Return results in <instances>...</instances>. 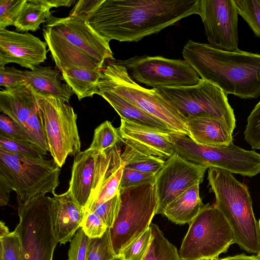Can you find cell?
<instances>
[{"label":"cell","instance_id":"cell-9","mask_svg":"<svg viewBox=\"0 0 260 260\" xmlns=\"http://www.w3.org/2000/svg\"><path fill=\"white\" fill-rule=\"evenodd\" d=\"M235 243L232 230L215 204L205 205L189 223L182 242V260H204L218 257Z\"/></svg>","mask_w":260,"mask_h":260},{"label":"cell","instance_id":"cell-34","mask_svg":"<svg viewBox=\"0 0 260 260\" xmlns=\"http://www.w3.org/2000/svg\"><path fill=\"white\" fill-rule=\"evenodd\" d=\"M238 14L260 39V0H235Z\"/></svg>","mask_w":260,"mask_h":260},{"label":"cell","instance_id":"cell-47","mask_svg":"<svg viewBox=\"0 0 260 260\" xmlns=\"http://www.w3.org/2000/svg\"><path fill=\"white\" fill-rule=\"evenodd\" d=\"M47 3L52 8L61 6L70 7L75 1L73 0H46Z\"/></svg>","mask_w":260,"mask_h":260},{"label":"cell","instance_id":"cell-33","mask_svg":"<svg viewBox=\"0 0 260 260\" xmlns=\"http://www.w3.org/2000/svg\"><path fill=\"white\" fill-rule=\"evenodd\" d=\"M152 239L153 235L149 226L143 233L123 249L118 256L123 260H143Z\"/></svg>","mask_w":260,"mask_h":260},{"label":"cell","instance_id":"cell-28","mask_svg":"<svg viewBox=\"0 0 260 260\" xmlns=\"http://www.w3.org/2000/svg\"><path fill=\"white\" fill-rule=\"evenodd\" d=\"M153 239L143 260H182L175 246L165 237L158 225L151 223Z\"/></svg>","mask_w":260,"mask_h":260},{"label":"cell","instance_id":"cell-35","mask_svg":"<svg viewBox=\"0 0 260 260\" xmlns=\"http://www.w3.org/2000/svg\"><path fill=\"white\" fill-rule=\"evenodd\" d=\"M123 168L122 164L106 180L90 209L85 212L91 211L96 206L110 200L119 192Z\"/></svg>","mask_w":260,"mask_h":260},{"label":"cell","instance_id":"cell-25","mask_svg":"<svg viewBox=\"0 0 260 260\" xmlns=\"http://www.w3.org/2000/svg\"><path fill=\"white\" fill-rule=\"evenodd\" d=\"M61 73L63 79L79 100L98 94L102 70L73 68L66 69Z\"/></svg>","mask_w":260,"mask_h":260},{"label":"cell","instance_id":"cell-2","mask_svg":"<svg viewBox=\"0 0 260 260\" xmlns=\"http://www.w3.org/2000/svg\"><path fill=\"white\" fill-rule=\"evenodd\" d=\"M182 55L202 79L215 85L226 95L244 99L260 96V54L228 51L189 40Z\"/></svg>","mask_w":260,"mask_h":260},{"label":"cell","instance_id":"cell-14","mask_svg":"<svg viewBox=\"0 0 260 260\" xmlns=\"http://www.w3.org/2000/svg\"><path fill=\"white\" fill-rule=\"evenodd\" d=\"M124 66L136 82L158 87H180L196 85L201 78L185 60L155 56H136L116 60Z\"/></svg>","mask_w":260,"mask_h":260},{"label":"cell","instance_id":"cell-5","mask_svg":"<svg viewBox=\"0 0 260 260\" xmlns=\"http://www.w3.org/2000/svg\"><path fill=\"white\" fill-rule=\"evenodd\" d=\"M98 87L109 90L163 122L174 134L190 136L186 118L155 88H145L134 81L126 68L115 60L102 70Z\"/></svg>","mask_w":260,"mask_h":260},{"label":"cell","instance_id":"cell-30","mask_svg":"<svg viewBox=\"0 0 260 260\" xmlns=\"http://www.w3.org/2000/svg\"><path fill=\"white\" fill-rule=\"evenodd\" d=\"M0 149L31 158H43L47 152L30 142L11 139L2 135H0Z\"/></svg>","mask_w":260,"mask_h":260},{"label":"cell","instance_id":"cell-16","mask_svg":"<svg viewBox=\"0 0 260 260\" xmlns=\"http://www.w3.org/2000/svg\"><path fill=\"white\" fill-rule=\"evenodd\" d=\"M199 15L210 45L228 51L240 50L235 0H200Z\"/></svg>","mask_w":260,"mask_h":260},{"label":"cell","instance_id":"cell-6","mask_svg":"<svg viewBox=\"0 0 260 260\" xmlns=\"http://www.w3.org/2000/svg\"><path fill=\"white\" fill-rule=\"evenodd\" d=\"M60 172L53 159L28 158L0 149V178L23 203L39 194H55Z\"/></svg>","mask_w":260,"mask_h":260},{"label":"cell","instance_id":"cell-43","mask_svg":"<svg viewBox=\"0 0 260 260\" xmlns=\"http://www.w3.org/2000/svg\"><path fill=\"white\" fill-rule=\"evenodd\" d=\"M23 71L14 67H0V85L5 88H11L25 85Z\"/></svg>","mask_w":260,"mask_h":260},{"label":"cell","instance_id":"cell-17","mask_svg":"<svg viewBox=\"0 0 260 260\" xmlns=\"http://www.w3.org/2000/svg\"><path fill=\"white\" fill-rule=\"evenodd\" d=\"M47 46L45 42L30 33L0 29V67L15 63L32 70L46 59Z\"/></svg>","mask_w":260,"mask_h":260},{"label":"cell","instance_id":"cell-21","mask_svg":"<svg viewBox=\"0 0 260 260\" xmlns=\"http://www.w3.org/2000/svg\"><path fill=\"white\" fill-rule=\"evenodd\" d=\"M38 107L37 98L26 84L0 91V110L23 129L31 113Z\"/></svg>","mask_w":260,"mask_h":260},{"label":"cell","instance_id":"cell-8","mask_svg":"<svg viewBox=\"0 0 260 260\" xmlns=\"http://www.w3.org/2000/svg\"><path fill=\"white\" fill-rule=\"evenodd\" d=\"M119 192V211L110 229L112 245L117 256L150 226L158 207L154 182L120 189Z\"/></svg>","mask_w":260,"mask_h":260},{"label":"cell","instance_id":"cell-40","mask_svg":"<svg viewBox=\"0 0 260 260\" xmlns=\"http://www.w3.org/2000/svg\"><path fill=\"white\" fill-rule=\"evenodd\" d=\"M155 177V175L152 173L141 172L124 166L120 189L154 182Z\"/></svg>","mask_w":260,"mask_h":260},{"label":"cell","instance_id":"cell-20","mask_svg":"<svg viewBox=\"0 0 260 260\" xmlns=\"http://www.w3.org/2000/svg\"><path fill=\"white\" fill-rule=\"evenodd\" d=\"M25 84L38 98H54L68 103L72 89L62 83L59 72L49 67L38 66L23 71Z\"/></svg>","mask_w":260,"mask_h":260},{"label":"cell","instance_id":"cell-3","mask_svg":"<svg viewBox=\"0 0 260 260\" xmlns=\"http://www.w3.org/2000/svg\"><path fill=\"white\" fill-rule=\"evenodd\" d=\"M43 28V37L56 67L102 70L105 61L114 60L109 43L82 18L52 16Z\"/></svg>","mask_w":260,"mask_h":260},{"label":"cell","instance_id":"cell-48","mask_svg":"<svg viewBox=\"0 0 260 260\" xmlns=\"http://www.w3.org/2000/svg\"><path fill=\"white\" fill-rule=\"evenodd\" d=\"M10 233L5 223L1 221L0 222V238L8 235Z\"/></svg>","mask_w":260,"mask_h":260},{"label":"cell","instance_id":"cell-13","mask_svg":"<svg viewBox=\"0 0 260 260\" xmlns=\"http://www.w3.org/2000/svg\"><path fill=\"white\" fill-rule=\"evenodd\" d=\"M49 151L61 168L68 155L80 152L77 114L72 107L54 98H38Z\"/></svg>","mask_w":260,"mask_h":260},{"label":"cell","instance_id":"cell-44","mask_svg":"<svg viewBox=\"0 0 260 260\" xmlns=\"http://www.w3.org/2000/svg\"><path fill=\"white\" fill-rule=\"evenodd\" d=\"M0 135L11 139L29 142L16 123L4 113L0 115Z\"/></svg>","mask_w":260,"mask_h":260},{"label":"cell","instance_id":"cell-31","mask_svg":"<svg viewBox=\"0 0 260 260\" xmlns=\"http://www.w3.org/2000/svg\"><path fill=\"white\" fill-rule=\"evenodd\" d=\"M117 256L112 245L110 228L100 238H88L86 260H110Z\"/></svg>","mask_w":260,"mask_h":260},{"label":"cell","instance_id":"cell-7","mask_svg":"<svg viewBox=\"0 0 260 260\" xmlns=\"http://www.w3.org/2000/svg\"><path fill=\"white\" fill-rule=\"evenodd\" d=\"M19 221L15 231L21 245L22 260H53L58 243L52 221V198L39 194L23 203L17 200Z\"/></svg>","mask_w":260,"mask_h":260},{"label":"cell","instance_id":"cell-39","mask_svg":"<svg viewBox=\"0 0 260 260\" xmlns=\"http://www.w3.org/2000/svg\"><path fill=\"white\" fill-rule=\"evenodd\" d=\"M26 0H0V29L14 25Z\"/></svg>","mask_w":260,"mask_h":260},{"label":"cell","instance_id":"cell-46","mask_svg":"<svg viewBox=\"0 0 260 260\" xmlns=\"http://www.w3.org/2000/svg\"><path fill=\"white\" fill-rule=\"evenodd\" d=\"M221 260H260L259 254L247 255L244 253L220 258Z\"/></svg>","mask_w":260,"mask_h":260},{"label":"cell","instance_id":"cell-19","mask_svg":"<svg viewBox=\"0 0 260 260\" xmlns=\"http://www.w3.org/2000/svg\"><path fill=\"white\" fill-rule=\"evenodd\" d=\"M52 204V221L58 243L71 242L80 228L85 211L74 199L70 192L54 194Z\"/></svg>","mask_w":260,"mask_h":260},{"label":"cell","instance_id":"cell-45","mask_svg":"<svg viewBox=\"0 0 260 260\" xmlns=\"http://www.w3.org/2000/svg\"><path fill=\"white\" fill-rule=\"evenodd\" d=\"M12 191L9 185L2 178H0V205L4 206L8 204L10 193Z\"/></svg>","mask_w":260,"mask_h":260},{"label":"cell","instance_id":"cell-26","mask_svg":"<svg viewBox=\"0 0 260 260\" xmlns=\"http://www.w3.org/2000/svg\"><path fill=\"white\" fill-rule=\"evenodd\" d=\"M52 8L46 0H26L14 26L17 31H35L51 17Z\"/></svg>","mask_w":260,"mask_h":260},{"label":"cell","instance_id":"cell-41","mask_svg":"<svg viewBox=\"0 0 260 260\" xmlns=\"http://www.w3.org/2000/svg\"><path fill=\"white\" fill-rule=\"evenodd\" d=\"M80 228L90 238L101 237L108 228L102 219L93 212H85Z\"/></svg>","mask_w":260,"mask_h":260},{"label":"cell","instance_id":"cell-29","mask_svg":"<svg viewBox=\"0 0 260 260\" xmlns=\"http://www.w3.org/2000/svg\"><path fill=\"white\" fill-rule=\"evenodd\" d=\"M22 132L28 140L49 151L43 121L39 107L27 118Z\"/></svg>","mask_w":260,"mask_h":260},{"label":"cell","instance_id":"cell-42","mask_svg":"<svg viewBox=\"0 0 260 260\" xmlns=\"http://www.w3.org/2000/svg\"><path fill=\"white\" fill-rule=\"evenodd\" d=\"M88 237L80 228L75 234L70 244L68 260H86Z\"/></svg>","mask_w":260,"mask_h":260},{"label":"cell","instance_id":"cell-37","mask_svg":"<svg viewBox=\"0 0 260 260\" xmlns=\"http://www.w3.org/2000/svg\"><path fill=\"white\" fill-rule=\"evenodd\" d=\"M121 204L120 192L107 202L95 207L91 211L95 213L108 228H111L118 216Z\"/></svg>","mask_w":260,"mask_h":260},{"label":"cell","instance_id":"cell-36","mask_svg":"<svg viewBox=\"0 0 260 260\" xmlns=\"http://www.w3.org/2000/svg\"><path fill=\"white\" fill-rule=\"evenodd\" d=\"M244 136L245 140L252 149L260 150V101L247 118Z\"/></svg>","mask_w":260,"mask_h":260},{"label":"cell","instance_id":"cell-4","mask_svg":"<svg viewBox=\"0 0 260 260\" xmlns=\"http://www.w3.org/2000/svg\"><path fill=\"white\" fill-rule=\"evenodd\" d=\"M208 180L214 193L215 205L223 215L234 235L235 243L250 253L260 252L258 221L246 185L225 170L209 167Z\"/></svg>","mask_w":260,"mask_h":260},{"label":"cell","instance_id":"cell-24","mask_svg":"<svg viewBox=\"0 0 260 260\" xmlns=\"http://www.w3.org/2000/svg\"><path fill=\"white\" fill-rule=\"evenodd\" d=\"M199 185L191 186L165 208L162 215L176 224H189L204 206L199 194Z\"/></svg>","mask_w":260,"mask_h":260},{"label":"cell","instance_id":"cell-11","mask_svg":"<svg viewBox=\"0 0 260 260\" xmlns=\"http://www.w3.org/2000/svg\"><path fill=\"white\" fill-rule=\"evenodd\" d=\"M185 118L207 115L219 120L233 134L234 111L227 95L215 85L201 79L196 85L154 88Z\"/></svg>","mask_w":260,"mask_h":260},{"label":"cell","instance_id":"cell-15","mask_svg":"<svg viewBox=\"0 0 260 260\" xmlns=\"http://www.w3.org/2000/svg\"><path fill=\"white\" fill-rule=\"evenodd\" d=\"M208 167L190 162L177 153L166 160L155 175L154 187L157 198L156 214H163L165 208L183 192L202 182Z\"/></svg>","mask_w":260,"mask_h":260},{"label":"cell","instance_id":"cell-32","mask_svg":"<svg viewBox=\"0 0 260 260\" xmlns=\"http://www.w3.org/2000/svg\"><path fill=\"white\" fill-rule=\"evenodd\" d=\"M120 140L121 138L118 129L107 120L95 128L89 148L100 151H106L116 146Z\"/></svg>","mask_w":260,"mask_h":260},{"label":"cell","instance_id":"cell-10","mask_svg":"<svg viewBox=\"0 0 260 260\" xmlns=\"http://www.w3.org/2000/svg\"><path fill=\"white\" fill-rule=\"evenodd\" d=\"M170 135L176 153L190 162L249 177L260 173V154L254 151L233 142L228 146H210L196 143L186 135Z\"/></svg>","mask_w":260,"mask_h":260},{"label":"cell","instance_id":"cell-38","mask_svg":"<svg viewBox=\"0 0 260 260\" xmlns=\"http://www.w3.org/2000/svg\"><path fill=\"white\" fill-rule=\"evenodd\" d=\"M0 260H22L19 238L14 230L0 238Z\"/></svg>","mask_w":260,"mask_h":260},{"label":"cell","instance_id":"cell-23","mask_svg":"<svg viewBox=\"0 0 260 260\" xmlns=\"http://www.w3.org/2000/svg\"><path fill=\"white\" fill-rule=\"evenodd\" d=\"M98 95L106 100L121 117L131 122L152 129L172 133L158 118L148 114L113 92L98 87Z\"/></svg>","mask_w":260,"mask_h":260},{"label":"cell","instance_id":"cell-18","mask_svg":"<svg viewBox=\"0 0 260 260\" xmlns=\"http://www.w3.org/2000/svg\"><path fill=\"white\" fill-rule=\"evenodd\" d=\"M121 138L139 149L166 160L176 153L170 133L121 119L118 128Z\"/></svg>","mask_w":260,"mask_h":260},{"label":"cell","instance_id":"cell-50","mask_svg":"<svg viewBox=\"0 0 260 260\" xmlns=\"http://www.w3.org/2000/svg\"><path fill=\"white\" fill-rule=\"evenodd\" d=\"M258 223H259V235H260V219L258 220ZM258 254H259L260 255V252Z\"/></svg>","mask_w":260,"mask_h":260},{"label":"cell","instance_id":"cell-27","mask_svg":"<svg viewBox=\"0 0 260 260\" xmlns=\"http://www.w3.org/2000/svg\"><path fill=\"white\" fill-rule=\"evenodd\" d=\"M120 157L124 167L155 175L163 167L166 162V160L126 143Z\"/></svg>","mask_w":260,"mask_h":260},{"label":"cell","instance_id":"cell-1","mask_svg":"<svg viewBox=\"0 0 260 260\" xmlns=\"http://www.w3.org/2000/svg\"><path fill=\"white\" fill-rule=\"evenodd\" d=\"M200 11V0H98L84 20L109 43L138 42Z\"/></svg>","mask_w":260,"mask_h":260},{"label":"cell","instance_id":"cell-12","mask_svg":"<svg viewBox=\"0 0 260 260\" xmlns=\"http://www.w3.org/2000/svg\"><path fill=\"white\" fill-rule=\"evenodd\" d=\"M117 145L104 151L88 148L74 158L68 190L88 211L106 180L122 164Z\"/></svg>","mask_w":260,"mask_h":260},{"label":"cell","instance_id":"cell-49","mask_svg":"<svg viewBox=\"0 0 260 260\" xmlns=\"http://www.w3.org/2000/svg\"><path fill=\"white\" fill-rule=\"evenodd\" d=\"M110 260H123L122 258L119 256H117L116 257L111 259Z\"/></svg>","mask_w":260,"mask_h":260},{"label":"cell","instance_id":"cell-22","mask_svg":"<svg viewBox=\"0 0 260 260\" xmlns=\"http://www.w3.org/2000/svg\"><path fill=\"white\" fill-rule=\"evenodd\" d=\"M189 137L199 144L228 146L233 142L232 134L217 119L207 115L186 118Z\"/></svg>","mask_w":260,"mask_h":260}]
</instances>
